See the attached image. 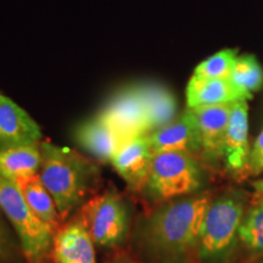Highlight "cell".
I'll return each instance as SVG.
<instances>
[{
	"mask_svg": "<svg viewBox=\"0 0 263 263\" xmlns=\"http://www.w3.org/2000/svg\"><path fill=\"white\" fill-rule=\"evenodd\" d=\"M209 194H197L171 200L144 222L141 246L157 263H184L196 255Z\"/></svg>",
	"mask_w": 263,
	"mask_h": 263,
	"instance_id": "1",
	"label": "cell"
},
{
	"mask_svg": "<svg viewBox=\"0 0 263 263\" xmlns=\"http://www.w3.org/2000/svg\"><path fill=\"white\" fill-rule=\"evenodd\" d=\"M42 166L39 178L57 205L61 219L82 205L97 177L94 164L66 146L39 143Z\"/></svg>",
	"mask_w": 263,
	"mask_h": 263,
	"instance_id": "2",
	"label": "cell"
},
{
	"mask_svg": "<svg viewBox=\"0 0 263 263\" xmlns=\"http://www.w3.org/2000/svg\"><path fill=\"white\" fill-rule=\"evenodd\" d=\"M245 211V195L239 190H230L210 202L195 255L200 263H226L232 257L240 242Z\"/></svg>",
	"mask_w": 263,
	"mask_h": 263,
	"instance_id": "3",
	"label": "cell"
},
{
	"mask_svg": "<svg viewBox=\"0 0 263 263\" xmlns=\"http://www.w3.org/2000/svg\"><path fill=\"white\" fill-rule=\"evenodd\" d=\"M0 210L17 234L20 248L28 263L42 262L52 248L55 230L32 211L18 186L2 176Z\"/></svg>",
	"mask_w": 263,
	"mask_h": 263,
	"instance_id": "4",
	"label": "cell"
},
{
	"mask_svg": "<svg viewBox=\"0 0 263 263\" xmlns=\"http://www.w3.org/2000/svg\"><path fill=\"white\" fill-rule=\"evenodd\" d=\"M202 186V171L193 154L163 151L154 155L146 184L147 197L156 202L189 196Z\"/></svg>",
	"mask_w": 263,
	"mask_h": 263,
	"instance_id": "5",
	"label": "cell"
},
{
	"mask_svg": "<svg viewBox=\"0 0 263 263\" xmlns=\"http://www.w3.org/2000/svg\"><path fill=\"white\" fill-rule=\"evenodd\" d=\"M78 221L84 226L95 245L117 248L122 245L129 229V212L123 199L107 192L82 206Z\"/></svg>",
	"mask_w": 263,
	"mask_h": 263,
	"instance_id": "6",
	"label": "cell"
},
{
	"mask_svg": "<svg viewBox=\"0 0 263 263\" xmlns=\"http://www.w3.org/2000/svg\"><path fill=\"white\" fill-rule=\"evenodd\" d=\"M99 116L110 124L123 143L149 134L145 108L138 85L117 91L105 104Z\"/></svg>",
	"mask_w": 263,
	"mask_h": 263,
	"instance_id": "7",
	"label": "cell"
},
{
	"mask_svg": "<svg viewBox=\"0 0 263 263\" xmlns=\"http://www.w3.org/2000/svg\"><path fill=\"white\" fill-rule=\"evenodd\" d=\"M41 128L22 107L0 94V151L39 144Z\"/></svg>",
	"mask_w": 263,
	"mask_h": 263,
	"instance_id": "8",
	"label": "cell"
},
{
	"mask_svg": "<svg viewBox=\"0 0 263 263\" xmlns=\"http://www.w3.org/2000/svg\"><path fill=\"white\" fill-rule=\"evenodd\" d=\"M147 138L154 154L163 151L201 153V140L196 117L189 107L167 126L147 134Z\"/></svg>",
	"mask_w": 263,
	"mask_h": 263,
	"instance_id": "9",
	"label": "cell"
},
{
	"mask_svg": "<svg viewBox=\"0 0 263 263\" xmlns=\"http://www.w3.org/2000/svg\"><path fill=\"white\" fill-rule=\"evenodd\" d=\"M154 155L149 138L143 136L123 143L111 162L132 189L139 190L145 186Z\"/></svg>",
	"mask_w": 263,
	"mask_h": 263,
	"instance_id": "10",
	"label": "cell"
},
{
	"mask_svg": "<svg viewBox=\"0 0 263 263\" xmlns=\"http://www.w3.org/2000/svg\"><path fill=\"white\" fill-rule=\"evenodd\" d=\"M232 106L233 103L192 108L199 127L201 153L209 160L224 159V139Z\"/></svg>",
	"mask_w": 263,
	"mask_h": 263,
	"instance_id": "11",
	"label": "cell"
},
{
	"mask_svg": "<svg viewBox=\"0 0 263 263\" xmlns=\"http://www.w3.org/2000/svg\"><path fill=\"white\" fill-rule=\"evenodd\" d=\"M250 153L249 104L248 100H238L233 103L224 139L227 168L233 173L249 172Z\"/></svg>",
	"mask_w": 263,
	"mask_h": 263,
	"instance_id": "12",
	"label": "cell"
},
{
	"mask_svg": "<svg viewBox=\"0 0 263 263\" xmlns=\"http://www.w3.org/2000/svg\"><path fill=\"white\" fill-rule=\"evenodd\" d=\"M52 250L57 263H97L93 240L78 219L58 230Z\"/></svg>",
	"mask_w": 263,
	"mask_h": 263,
	"instance_id": "13",
	"label": "cell"
},
{
	"mask_svg": "<svg viewBox=\"0 0 263 263\" xmlns=\"http://www.w3.org/2000/svg\"><path fill=\"white\" fill-rule=\"evenodd\" d=\"M74 139L82 149L103 162H111L123 144L116 132L99 115L76 128Z\"/></svg>",
	"mask_w": 263,
	"mask_h": 263,
	"instance_id": "14",
	"label": "cell"
},
{
	"mask_svg": "<svg viewBox=\"0 0 263 263\" xmlns=\"http://www.w3.org/2000/svg\"><path fill=\"white\" fill-rule=\"evenodd\" d=\"M186 106L189 108L209 105L232 104L238 100H250L252 95L239 89L230 80L202 78L193 74L186 85Z\"/></svg>",
	"mask_w": 263,
	"mask_h": 263,
	"instance_id": "15",
	"label": "cell"
},
{
	"mask_svg": "<svg viewBox=\"0 0 263 263\" xmlns=\"http://www.w3.org/2000/svg\"><path fill=\"white\" fill-rule=\"evenodd\" d=\"M138 89L145 108L149 133L176 120V98L166 87L157 83H143L138 84Z\"/></svg>",
	"mask_w": 263,
	"mask_h": 263,
	"instance_id": "16",
	"label": "cell"
},
{
	"mask_svg": "<svg viewBox=\"0 0 263 263\" xmlns=\"http://www.w3.org/2000/svg\"><path fill=\"white\" fill-rule=\"evenodd\" d=\"M41 166L42 151L39 144L0 151V176L14 183L37 176Z\"/></svg>",
	"mask_w": 263,
	"mask_h": 263,
	"instance_id": "17",
	"label": "cell"
},
{
	"mask_svg": "<svg viewBox=\"0 0 263 263\" xmlns=\"http://www.w3.org/2000/svg\"><path fill=\"white\" fill-rule=\"evenodd\" d=\"M21 190L26 202L31 207L33 212L37 215L43 222L50 226L52 229H57L60 221V215H59L55 201L45 186L41 182L39 176H33L29 178L22 179L15 183Z\"/></svg>",
	"mask_w": 263,
	"mask_h": 263,
	"instance_id": "18",
	"label": "cell"
},
{
	"mask_svg": "<svg viewBox=\"0 0 263 263\" xmlns=\"http://www.w3.org/2000/svg\"><path fill=\"white\" fill-rule=\"evenodd\" d=\"M239 240L249 252L263 257V196L245 211L239 229Z\"/></svg>",
	"mask_w": 263,
	"mask_h": 263,
	"instance_id": "19",
	"label": "cell"
},
{
	"mask_svg": "<svg viewBox=\"0 0 263 263\" xmlns=\"http://www.w3.org/2000/svg\"><path fill=\"white\" fill-rule=\"evenodd\" d=\"M239 89L249 94L261 89L263 83V71L252 55L236 58L234 68L229 78Z\"/></svg>",
	"mask_w": 263,
	"mask_h": 263,
	"instance_id": "20",
	"label": "cell"
},
{
	"mask_svg": "<svg viewBox=\"0 0 263 263\" xmlns=\"http://www.w3.org/2000/svg\"><path fill=\"white\" fill-rule=\"evenodd\" d=\"M236 50L226 49L216 52L196 66L194 74L202 78L229 80L236 61Z\"/></svg>",
	"mask_w": 263,
	"mask_h": 263,
	"instance_id": "21",
	"label": "cell"
},
{
	"mask_svg": "<svg viewBox=\"0 0 263 263\" xmlns=\"http://www.w3.org/2000/svg\"><path fill=\"white\" fill-rule=\"evenodd\" d=\"M5 218L0 210V263H14L18 256V245Z\"/></svg>",
	"mask_w": 263,
	"mask_h": 263,
	"instance_id": "22",
	"label": "cell"
},
{
	"mask_svg": "<svg viewBox=\"0 0 263 263\" xmlns=\"http://www.w3.org/2000/svg\"><path fill=\"white\" fill-rule=\"evenodd\" d=\"M263 172V128L251 147L249 160V173L258 176Z\"/></svg>",
	"mask_w": 263,
	"mask_h": 263,
	"instance_id": "23",
	"label": "cell"
},
{
	"mask_svg": "<svg viewBox=\"0 0 263 263\" xmlns=\"http://www.w3.org/2000/svg\"><path fill=\"white\" fill-rule=\"evenodd\" d=\"M254 188L258 194L263 195V178L256 180V182L254 183Z\"/></svg>",
	"mask_w": 263,
	"mask_h": 263,
	"instance_id": "24",
	"label": "cell"
},
{
	"mask_svg": "<svg viewBox=\"0 0 263 263\" xmlns=\"http://www.w3.org/2000/svg\"><path fill=\"white\" fill-rule=\"evenodd\" d=\"M108 263H134V262H132L130 259H128L127 257H118V258H115L114 261H111Z\"/></svg>",
	"mask_w": 263,
	"mask_h": 263,
	"instance_id": "25",
	"label": "cell"
},
{
	"mask_svg": "<svg viewBox=\"0 0 263 263\" xmlns=\"http://www.w3.org/2000/svg\"><path fill=\"white\" fill-rule=\"evenodd\" d=\"M255 263H263V257L262 258H259L257 262H255Z\"/></svg>",
	"mask_w": 263,
	"mask_h": 263,
	"instance_id": "26",
	"label": "cell"
}]
</instances>
